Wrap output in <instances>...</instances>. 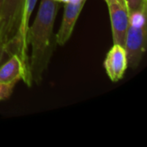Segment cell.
<instances>
[{
    "mask_svg": "<svg viewBox=\"0 0 147 147\" xmlns=\"http://www.w3.org/2000/svg\"><path fill=\"white\" fill-rule=\"evenodd\" d=\"M37 0H26L22 15L20 20V24L17 31V34L14 40L11 55L16 53L19 56L23 65L26 81L25 84L30 87L32 85V81L29 75V65H28V32L29 28V20L30 16L34 9Z\"/></svg>",
    "mask_w": 147,
    "mask_h": 147,
    "instance_id": "4",
    "label": "cell"
},
{
    "mask_svg": "<svg viewBox=\"0 0 147 147\" xmlns=\"http://www.w3.org/2000/svg\"><path fill=\"white\" fill-rule=\"evenodd\" d=\"M59 0H40L36 16L29 26L28 43L31 46L28 58L32 82L39 84L50 62L54 45L53 27L59 9Z\"/></svg>",
    "mask_w": 147,
    "mask_h": 147,
    "instance_id": "1",
    "label": "cell"
},
{
    "mask_svg": "<svg viewBox=\"0 0 147 147\" xmlns=\"http://www.w3.org/2000/svg\"><path fill=\"white\" fill-rule=\"evenodd\" d=\"M6 57H9V53H8V52L6 50V47L0 43V65L5 60Z\"/></svg>",
    "mask_w": 147,
    "mask_h": 147,
    "instance_id": "11",
    "label": "cell"
},
{
    "mask_svg": "<svg viewBox=\"0 0 147 147\" xmlns=\"http://www.w3.org/2000/svg\"><path fill=\"white\" fill-rule=\"evenodd\" d=\"M103 65L110 80L112 82L120 81L128 67L127 56L124 47L114 44L109 51Z\"/></svg>",
    "mask_w": 147,
    "mask_h": 147,
    "instance_id": "7",
    "label": "cell"
},
{
    "mask_svg": "<svg viewBox=\"0 0 147 147\" xmlns=\"http://www.w3.org/2000/svg\"><path fill=\"white\" fill-rule=\"evenodd\" d=\"M125 2L129 15L146 10L147 8V0H125Z\"/></svg>",
    "mask_w": 147,
    "mask_h": 147,
    "instance_id": "9",
    "label": "cell"
},
{
    "mask_svg": "<svg viewBox=\"0 0 147 147\" xmlns=\"http://www.w3.org/2000/svg\"><path fill=\"white\" fill-rule=\"evenodd\" d=\"M117 1H118L120 3H121L122 5H124L125 7H127V6H126V2H125V0H117Z\"/></svg>",
    "mask_w": 147,
    "mask_h": 147,
    "instance_id": "12",
    "label": "cell"
},
{
    "mask_svg": "<svg viewBox=\"0 0 147 147\" xmlns=\"http://www.w3.org/2000/svg\"><path fill=\"white\" fill-rule=\"evenodd\" d=\"M105 2L109 8L114 44L124 47L130 19L127 9L117 0H105Z\"/></svg>",
    "mask_w": 147,
    "mask_h": 147,
    "instance_id": "5",
    "label": "cell"
},
{
    "mask_svg": "<svg viewBox=\"0 0 147 147\" xmlns=\"http://www.w3.org/2000/svg\"><path fill=\"white\" fill-rule=\"evenodd\" d=\"M129 16L124 48L127 56L128 66L136 68L146 49V9L134 13Z\"/></svg>",
    "mask_w": 147,
    "mask_h": 147,
    "instance_id": "2",
    "label": "cell"
},
{
    "mask_svg": "<svg viewBox=\"0 0 147 147\" xmlns=\"http://www.w3.org/2000/svg\"><path fill=\"white\" fill-rule=\"evenodd\" d=\"M65 9L61 25L55 36L56 44L64 46L71 38L77 20L87 0H62Z\"/></svg>",
    "mask_w": 147,
    "mask_h": 147,
    "instance_id": "6",
    "label": "cell"
},
{
    "mask_svg": "<svg viewBox=\"0 0 147 147\" xmlns=\"http://www.w3.org/2000/svg\"><path fill=\"white\" fill-rule=\"evenodd\" d=\"M1 3H2V0H0V4H1Z\"/></svg>",
    "mask_w": 147,
    "mask_h": 147,
    "instance_id": "13",
    "label": "cell"
},
{
    "mask_svg": "<svg viewBox=\"0 0 147 147\" xmlns=\"http://www.w3.org/2000/svg\"><path fill=\"white\" fill-rule=\"evenodd\" d=\"M26 0H2L0 4V43L11 55Z\"/></svg>",
    "mask_w": 147,
    "mask_h": 147,
    "instance_id": "3",
    "label": "cell"
},
{
    "mask_svg": "<svg viewBox=\"0 0 147 147\" xmlns=\"http://www.w3.org/2000/svg\"><path fill=\"white\" fill-rule=\"evenodd\" d=\"M20 79L26 81V73L21 59L16 53L0 65V83L16 84Z\"/></svg>",
    "mask_w": 147,
    "mask_h": 147,
    "instance_id": "8",
    "label": "cell"
},
{
    "mask_svg": "<svg viewBox=\"0 0 147 147\" xmlns=\"http://www.w3.org/2000/svg\"><path fill=\"white\" fill-rule=\"evenodd\" d=\"M14 87V84H6L0 83V101L5 100L9 97L12 94Z\"/></svg>",
    "mask_w": 147,
    "mask_h": 147,
    "instance_id": "10",
    "label": "cell"
}]
</instances>
